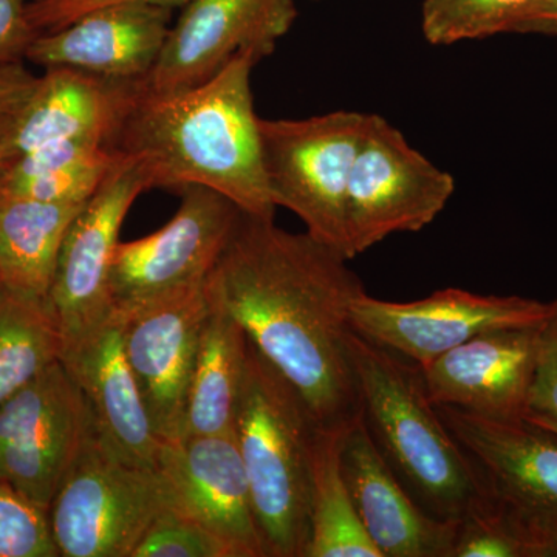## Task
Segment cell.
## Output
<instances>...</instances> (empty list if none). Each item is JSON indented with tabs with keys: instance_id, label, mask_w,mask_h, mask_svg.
<instances>
[{
	"instance_id": "ba28073f",
	"label": "cell",
	"mask_w": 557,
	"mask_h": 557,
	"mask_svg": "<svg viewBox=\"0 0 557 557\" xmlns=\"http://www.w3.org/2000/svg\"><path fill=\"white\" fill-rule=\"evenodd\" d=\"M456 190L449 172L412 148L383 116L370 115L347 188L348 258L392 234L431 225Z\"/></svg>"
},
{
	"instance_id": "d6a6232c",
	"label": "cell",
	"mask_w": 557,
	"mask_h": 557,
	"mask_svg": "<svg viewBox=\"0 0 557 557\" xmlns=\"http://www.w3.org/2000/svg\"><path fill=\"white\" fill-rule=\"evenodd\" d=\"M38 79L22 65V61L0 62V113L20 110L35 90Z\"/></svg>"
},
{
	"instance_id": "7402d4cb",
	"label": "cell",
	"mask_w": 557,
	"mask_h": 557,
	"mask_svg": "<svg viewBox=\"0 0 557 557\" xmlns=\"http://www.w3.org/2000/svg\"><path fill=\"white\" fill-rule=\"evenodd\" d=\"M86 201L46 203L0 194V284L49 298L62 240Z\"/></svg>"
},
{
	"instance_id": "2e32d148",
	"label": "cell",
	"mask_w": 557,
	"mask_h": 557,
	"mask_svg": "<svg viewBox=\"0 0 557 557\" xmlns=\"http://www.w3.org/2000/svg\"><path fill=\"white\" fill-rule=\"evenodd\" d=\"M541 325L483 333L418 366L429 399L482 417L523 420L530 413Z\"/></svg>"
},
{
	"instance_id": "6da1fadb",
	"label": "cell",
	"mask_w": 557,
	"mask_h": 557,
	"mask_svg": "<svg viewBox=\"0 0 557 557\" xmlns=\"http://www.w3.org/2000/svg\"><path fill=\"white\" fill-rule=\"evenodd\" d=\"M347 262L307 231L288 233L242 211L203 285L209 306L239 322L321 429L361 417L348 336L351 306L366 288Z\"/></svg>"
},
{
	"instance_id": "4dcf8cb0",
	"label": "cell",
	"mask_w": 557,
	"mask_h": 557,
	"mask_svg": "<svg viewBox=\"0 0 557 557\" xmlns=\"http://www.w3.org/2000/svg\"><path fill=\"white\" fill-rule=\"evenodd\" d=\"M193 0H35L28 5V21L42 35L60 30L65 25L102 7L120 5V3H143V5L177 9L186 7Z\"/></svg>"
},
{
	"instance_id": "484cf974",
	"label": "cell",
	"mask_w": 557,
	"mask_h": 557,
	"mask_svg": "<svg viewBox=\"0 0 557 557\" xmlns=\"http://www.w3.org/2000/svg\"><path fill=\"white\" fill-rule=\"evenodd\" d=\"M541 0H423L421 32L432 46L525 32Z\"/></svg>"
},
{
	"instance_id": "83f0119b",
	"label": "cell",
	"mask_w": 557,
	"mask_h": 557,
	"mask_svg": "<svg viewBox=\"0 0 557 557\" xmlns=\"http://www.w3.org/2000/svg\"><path fill=\"white\" fill-rule=\"evenodd\" d=\"M132 557H233L222 539L174 507L160 516Z\"/></svg>"
},
{
	"instance_id": "7a4b0ae2",
	"label": "cell",
	"mask_w": 557,
	"mask_h": 557,
	"mask_svg": "<svg viewBox=\"0 0 557 557\" xmlns=\"http://www.w3.org/2000/svg\"><path fill=\"white\" fill-rule=\"evenodd\" d=\"M259 62L244 51L211 79L177 94H149L138 79L106 148L141 160L152 188L203 186L247 214L274 219L251 90Z\"/></svg>"
},
{
	"instance_id": "ffe728a7",
	"label": "cell",
	"mask_w": 557,
	"mask_h": 557,
	"mask_svg": "<svg viewBox=\"0 0 557 557\" xmlns=\"http://www.w3.org/2000/svg\"><path fill=\"white\" fill-rule=\"evenodd\" d=\"M137 83L75 69H47L28 100L14 112L10 161L72 139L106 146Z\"/></svg>"
},
{
	"instance_id": "1f68e13d",
	"label": "cell",
	"mask_w": 557,
	"mask_h": 557,
	"mask_svg": "<svg viewBox=\"0 0 557 557\" xmlns=\"http://www.w3.org/2000/svg\"><path fill=\"white\" fill-rule=\"evenodd\" d=\"M32 0H0V62L22 61L40 33L28 21Z\"/></svg>"
},
{
	"instance_id": "7c38bea8",
	"label": "cell",
	"mask_w": 557,
	"mask_h": 557,
	"mask_svg": "<svg viewBox=\"0 0 557 557\" xmlns=\"http://www.w3.org/2000/svg\"><path fill=\"white\" fill-rule=\"evenodd\" d=\"M148 189L152 180L143 161L119 156L70 223L49 292L62 343L78 338L112 314L110 271L121 226L139 194Z\"/></svg>"
},
{
	"instance_id": "3957f363",
	"label": "cell",
	"mask_w": 557,
	"mask_h": 557,
	"mask_svg": "<svg viewBox=\"0 0 557 557\" xmlns=\"http://www.w3.org/2000/svg\"><path fill=\"white\" fill-rule=\"evenodd\" d=\"M348 351L370 437L401 485L428 515L460 522L483 504L474 468L429 399L417 364L362 338Z\"/></svg>"
},
{
	"instance_id": "44dd1931",
	"label": "cell",
	"mask_w": 557,
	"mask_h": 557,
	"mask_svg": "<svg viewBox=\"0 0 557 557\" xmlns=\"http://www.w3.org/2000/svg\"><path fill=\"white\" fill-rule=\"evenodd\" d=\"M248 346L239 322L225 310L209 306L190 376L183 438L233 434Z\"/></svg>"
},
{
	"instance_id": "74e56055",
	"label": "cell",
	"mask_w": 557,
	"mask_h": 557,
	"mask_svg": "<svg viewBox=\"0 0 557 557\" xmlns=\"http://www.w3.org/2000/svg\"><path fill=\"white\" fill-rule=\"evenodd\" d=\"M0 285H2V284H0Z\"/></svg>"
},
{
	"instance_id": "9c48e42d",
	"label": "cell",
	"mask_w": 557,
	"mask_h": 557,
	"mask_svg": "<svg viewBox=\"0 0 557 557\" xmlns=\"http://www.w3.org/2000/svg\"><path fill=\"white\" fill-rule=\"evenodd\" d=\"M95 435L89 403L54 362L0 405V480L49 509Z\"/></svg>"
},
{
	"instance_id": "e0dca14e",
	"label": "cell",
	"mask_w": 557,
	"mask_h": 557,
	"mask_svg": "<svg viewBox=\"0 0 557 557\" xmlns=\"http://www.w3.org/2000/svg\"><path fill=\"white\" fill-rule=\"evenodd\" d=\"M62 366L89 403L98 437L121 460L157 469V437L124 347L123 321L110 314L62 347Z\"/></svg>"
},
{
	"instance_id": "5b68a950",
	"label": "cell",
	"mask_w": 557,
	"mask_h": 557,
	"mask_svg": "<svg viewBox=\"0 0 557 557\" xmlns=\"http://www.w3.org/2000/svg\"><path fill=\"white\" fill-rule=\"evenodd\" d=\"M435 406V405H434ZM474 468L483 504L519 557H557V434L435 406Z\"/></svg>"
},
{
	"instance_id": "836d02e7",
	"label": "cell",
	"mask_w": 557,
	"mask_h": 557,
	"mask_svg": "<svg viewBox=\"0 0 557 557\" xmlns=\"http://www.w3.org/2000/svg\"><path fill=\"white\" fill-rule=\"evenodd\" d=\"M525 32L557 33V0H541Z\"/></svg>"
},
{
	"instance_id": "9a60e30c",
	"label": "cell",
	"mask_w": 557,
	"mask_h": 557,
	"mask_svg": "<svg viewBox=\"0 0 557 557\" xmlns=\"http://www.w3.org/2000/svg\"><path fill=\"white\" fill-rule=\"evenodd\" d=\"M157 469L174 508L222 539L233 557H269L234 434L161 442Z\"/></svg>"
},
{
	"instance_id": "30bf717a",
	"label": "cell",
	"mask_w": 557,
	"mask_h": 557,
	"mask_svg": "<svg viewBox=\"0 0 557 557\" xmlns=\"http://www.w3.org/2000/svg\"><path fill=\"white\" fill-rule=\"evenodd\" d=\"M240 214L215 190L183 188L178 211L163 228L116 247L110 271L112 313L126 317L178 289L203 284Z\"/></svg>"
},
{
	"instance_id": "8fae6325",
	"label": "cell",
	"mask_w": 557,
	"mask_h": 557,
	"mask_svg": "<svg viewBox=\"0 0 557 557\" xmlns=\"http://www.w3.org/2000/svg\"><path fill=\"white\" fill-rule=\"evenodd\" d=\"M553 309L555 299L478 295L461 288L438 289L412 302L362 293L351 306L350 324L362 338L423 368L483 333L544 324Z\"/></svg>"
},
{
	"instance_id": "52a82bcc",
	"label": "cell",
	"mask_w": 557,
	"mask_h": 557,
	"mask_svg": "<svg viewBox=\"0 0 557 557\" xmlns=\"http://www.w3.org/2000/svg\"><path fill=\"white\" fill-rule=\"evenodd\" d=\"M171 507L159 469L121 460L97 432L51 502V533L62 557H132Z\"/></svg>"
},
{
	"instance_id": "d590c367",
	"label": "cell",
	"mask_w": 557,
	"mask_h": 557,
	"mask_svg": "<svg viewBox=\"0 0 557 557\" xmlns=\"http://www.w3.org/2000/svg\"><path fill=\"white\" fill-rule=\"evenodd\" d=\"M528 420L533 421V423L539 424V426H544L549 429V431L556 432L557 434V423L556 421L548 420V418L541 417V416H534V413H530V416L527 417Z\"/></svg>"
},
{
	"instance_id": "603a6c76",
	"label": "cell",
	"mask_w": 557,
	"mask_h": 557,
	"mask_svg": "<svg viewBox=\"0 0 557 557\" xmlns=\"http://www.w3.org/2000/svg\"><path fill=\"white\" fill-rule=\"evenodd\" d=\"M116 159L119 156L101 143H54L0 168V194L46 203H83L101 185Z\"/></svg>"
},
{
	"instance_id": "f546056e",
	"label": "cell",
	"mask_w": 557,
	"mask_h": 557,
	"mask_svg": "<svg viewBox=\"0 0 557 557\" xmlns=\"http://www.w3.org/2000/svg\"><path fill=\"white\" fill-rule=\"evenodd\" d=\"M454 557H519V552L482 504L458 522Z\"/></svg>"
},
{
	"instance_id": "e575fe53",
	"label": "cell",
	"mask_w": 557,
	"mask_h": 557,
	"mask_svg": "<svg viewBox=\"0 0 557 557\" xmlns=\"http://www.w3.org/2000/svg\"><path fill=\"white\" fill-rule=\"evenodd\" d=\"M14 112L0 113V168L10 161L11 135H13Z\"/></svg>"
},
{
	"instance_id": "f1b7e54d",
	"label": "cell",
	"mask_w": 557,
	"mask_h": 557,
	"mask_svg": "<svg viewBox=\"0 0 557 557\" xmlns=\"http://www.w3.org/2000/svg\"><path fill=\"white\" fill-rule=\"evenodd\" d=\"M530 413L548 418L557 423V298L552 314L539 327L536 370H534L533 386H531Z\"/></svg>"
},
{
	"instance_id": "4fadbf2b",
	"label": "cell",
	"mask_w": 557,
	"mask_h": 557,
	"mask_svg": "<svg viewBox=\"0 0 557 557\" xmlns=\"http://www.w3.org/2000/svg\"><path fill=\"white\" fill-rule=\"evenodd\" d=\"M296 17L293 0H193L143 78L146 90L170 95L193 89L244 51L262 61L273 54Z\"/></svg>"
},
{
	"instance_id": "8d00e7d4",
	"label": "cell",
	"mask_w": 557,
	"mask_h": 557,
	"mask_svg": "<svg viewBox=\"0 0 557 557\" xmlns=\"http://www.w3.org/2000/svg\"><path fill=\"white\" fill-rule=\"evenodd\" d=\"M32 2H35V0H32Z\"/></svg>"
},
{
	"instance_id": "277c9868",
	"label": "cell",
	"mask_w": 557,
	"mask_h": 557,
	"mask_svg": "<svg viewBox=\"0 0 557 557\" xmlns=\"http://www.w3.org/2000/svg\"><path fill=\"white\" fill-rule=\"evenodd\" d=\"M318 421L249 341L234 437L269 557H306Z\"/></svg>"
},
{
	"instance_id": "ac0fdd59",
	"label": "cell",
	"mask_w": 557,
	"mask_h": 557,
	"mask_svg": "<svg viewBox=\"0 0 557 557\" xmlns=\"http://www.w3.org/2000/svg\"><path fill=\"white\" fill-rule=\"evenodd\" d=\"M341 469L381 557H454L458 522L434 518L413 500L370 437L362 413L344 434Z\"/></svg>"
},
{
	"instance_id": "d4e9b609",
	"label": "cell",
	"mask_w": 557,
	"mask_h": 557,
	"mask_svg": "<svg viewBox=\"0 0 557 557\" xmlns=\"http://www.w3.org/2000/svg\"><path fill=\"white\" fill-rule=\"evenodd\" d=\"M62 346L49 298L0 285V405L60 361Z\"/></svg>"
},
{
	"instance_id": "5bb4252c",
	"label": "cell",
	"mask_w": 557,
	"mask_h": 557,
	"mask_svg": "<svg viewBox=\"0 0 557 557\" xmlns=\"http://www.w3.org/2000/svg\"><path fill=\"white\" fill-rule=\"evenodd\" d=\"M203 285L178 289L119 317L132 372L161 442L183 438L190 376L209 311Z\"/></svg>"
},
{
	"instance_id": "d6986e66",
	"label": "cell",
	"mask_w": 557,
	"mask_h": 557,
	"mask_svg": "<svg viewBox=\"0 0 557 557\" xmlns=\"http://www.w3.org/2000/svg\"><path fill=\"white\" fill-rule=\"evenodd\" d=\"M172 10L120 3L89 11L57 32L42 33L28 61L44 69L67 67L110 79L149 75L171 30Z\"/></svg>"
},
{
	"instance_id": "cb8c5ba5",
	"label": "cell",
	"mask_w": 557,
	"mask_h": 557,
	"mask_svg": "<svg viewBox=\"0 0 557 557\" xmlns=\"http://www.w3.org/2000/svg\"><path fill=\"white\" fill-rule=\"evenodd\" d=\"M347 428H319L314 440L306 557H381L358 518L341 469V445Z\"/></svg>"
},
{
	"instance_id": "8992f818",
	"label": "cell",
	"mask_w": 557,
	"mask_h": 557,
	"mask_svg": "<svg viewBox=\"0 0 557 557\" xmlns=\"http://www.w3.org/2000/svg\"><path fill=\"white\" fill-rule=\"evenodd\" d=\"M372 113L336 110L302 120L259 121L270 196L307 233L348 258L347 188Z\"/></svg>"
},
{
	"instance_id": "4316f807",
	"label": "cell",
	"mask_w": 557,
	"mask_h": 557,
	"mask_svg": "<svg viewBox=\"0 0 557 557\" xmlns=\"http://www.w3.org/2000/svg\"><path fill=\"white\" fill-rule=\"evenodd\" d=\"M49 509L0 480V557H58Z\"/></svg>"
}]
</instances>
